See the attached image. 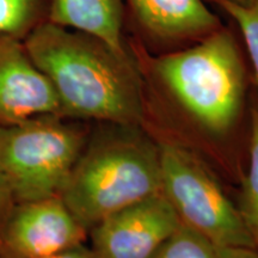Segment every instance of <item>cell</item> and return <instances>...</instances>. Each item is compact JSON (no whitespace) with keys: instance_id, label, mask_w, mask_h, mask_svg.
<instances>
[{"instance_id":"obj_18","label":"cell","mask_w":258,"mask_h":258,"mask_svg":"<svg viewBox=\"0 0 258 258\" xmlns=\"http://www.w3.org/2000/svg\"><path fill=\"white\" fill-rule=\"evenodd\" d=\"M230 2L234 3V4H238V5H250V4H252L254 0H230Z\"/></svg>"},{"instance_id":"obj_14","label":"cell","mask_w":258,"mask_h":258,"mask_svg":"<svg viewBox=\"0 0 258 258\" xmlns=\"http://www.w3.org/2000/svg\"><path fill=\"white\" fill-rule=\"evenodd\" d=\"M221 10L239 28L252 63L258 86V0L250 5H238L230 0H205Z\"/></svg>"},{"instance_id":"obj_4","label":"cell","mask_w":258,"mask_h":258,"mask_svg":"<svg viewBox=\"0 0 258 258\" xmlns=\"http://www.w3.org/2000/svg\"><path fill=\"white\" fill-rule=\"evenodd\" d=\"M43 115L0 124V175L15 201L60 196L86 145L79 124Z\"/></svg>"},{"instance_id":"obj_15","label":"cell","mask_w":258,"mask_h":258,"mask_svg":"<svg viewBox=\"0 0 258 258\" xmlns=\"http://www.w3.org/2000/svg\"><path fill=\"white\" fill-rule=\"evenodd\" d=\"M44 258H97V256L91 247L85 246V244L83 243Z\"/></svg>"},{"instance_id":"obj_16","label":"cell","mask_w":258,"mask_h":258,"mask_svg":"<svg viewBox=\"0 0 258 258\" xmlns=\"http://www.w3.org/2000/svg\"><path fill=\"white\" fill-rule=\"evenodd\" d=\"M220 258H258V252L252 247L218 246Z\"/></svg>"},{"instance_id":"obj_10","label":"cell","mask_w":258,"mask_h":258,"mask_svg":"<svg viewBox=\"0 0 258 258\" xmlns=\"http://www.w3.org/2000/svg\"><path fill=\"white\" fill-rule=\"evenodd\" d=\"M48 22L101 38L127 51L123 0H50Z\"/></svg>"},{"instance_id":"obj_9","label":"cell","mask_w":258,"mask_h":258,"mask_svg":"<svg viewBox=\"0 0 258 258\" xmlns=\"http://www.w3.org/2000/svg\"><path fill=\"white\" fill-rule=\"evenodd\" d=\"M43 115L62 116L50 80L32 61L24 40L0 35V124Z\"/></svg>"},{"instance_id":"obj_3","label":"cell","mask_w":258,"mask_h":258,"mask_svg":"<svg viewBox=\"0 0 258 258\" xmlns=\"http://www.w3.org/2000/svg\"><path fill=\"white\" fill-rule=\"evenodd\" d=\"M161 192L159 150L124 135L86 144L60 196L86 230Z\"/></svg>"},{"instance_id":"obj_13","label":"cell","mask_w":258,"mask_h":258,"mask_svg":"<svg viewBox=\"0 0 258 258\" xmlns=\"http://www.w3.org/2000/svg\"><path fill=\"white\" fill-rule=\"evenodd\" d=\"M151 258H220L218 246L208 238L180 224Z\"/></svg>"},{"instance_id":"obj_6","label":"cell","mask_w":258,"mask_h":258,"mask_svg":"<svg viewBox=\"0 0 258 258\" xmlns=\"http://www.w3.org/2000/svg\"><path fill=\"white\" fill-rule=\"evenodd\" d=\"M88 233L61 196L15 201L0 222V258H44L83 244Z\"/></svg>"},{"instance_id":"obj_5","label":"cell","mask_w":258,"mask_h":258,"mask_svg":"<svg viewBox=\"0 0 258 258\" xmlns=\"http://www.w3.org/2000/svg\"><path fill=\"white\" fill-rule=\"evenodd\" d=\"M159 150L161 194L180 222L217 246L256 249L237 207L207 169L183 147L163 144Z\"/></svg>"},{"instance_id":"obj_7","label":"cell","mask_w":258,"mask_h":258,"mask_svg":"<svg viewBox=\"0 0 258 258\" xmlns=\"http://www.w3.org/2000/svg\"><path fill=\"white\" fill-rule=\"evenodd\" d=\"M180 219L163 194L109 215L90 230L97 258H151L179 227Z\"/></svg>"},{"instance_id":"obj_2","label":"cell","mask_w":258,"mask_h":258,"mask_svg":"<svg viewBox=\"0 0 258 258\" xmlns=\"http://www.w3.org/2000/svg\"><path fill=\"white\" fill-rule=\"evenodd\" d=\"M127 46L143 79L212 133H226L245 103L247 74L230 27L180 49L151 55L135 38Z\"/></svg>"},{"instance_id":"obj_1","label":"cell","mask_w":258,"mask_h":258,"mask_svg":"<svg viewBox=\"0 0 258 258\" xmlns=\"http://www.w3.org/2000/svg\"><path fill=\"white\" fill-rule=\"evenodd\" d=\"M24 44L50 80L63 117L123 125L143 120V80L129 48L117 51L101 38L48 21Z\"/></svg>"},{"instance_id":"obj_17","label":"cell","mask_w":258,"mask_h":258,"mask_svg":"<svg viewBox=\"0 0 258 258\" xmlns=\"http://www.w3.org/2000/svg\"><path fill=\"white\" fill-rule=\"evenodd\" d=\"M15 202L11 190H10L6 180L0 175V222L6 215V213Z\"/></svg>"},{"instance_id":"obj_12","label":"cell","mask_w":258,"mask_h":258,"mask_svg":"<svg viewBox=\"0 0 258 258\" xmlns=\"http://www.w3.org/2000/svg\"><path fill=\"white\" fill-rule=\"evenodd\" d=\"M239 214L258 249V99L251 108L250 163L240 194Z\"/></svg>"},{"instance_id":"obj_11","label":"cell","mask_w":258,"mask_h":258,"mask_svg":"<svg viewBox=\"0 0 258 258\" xmlns=\"http://www.w3.org/2000/svg\"><path fill=\"white\" fill-rule=\"evenodd\" d=\"M50 0H0V35L24 40L48 21Z\"/></svg>"},{"instance_id":"obj_8","label":"cell","mask_w":258,"mask_h":258,"mask_svg":"<svg viewBox=\"0 0 258 258\" xmlns=\"http://www.w3.org/2000/svg\"><path fill=\"white\" fill-rule=\"evenodd\" d=\"M125 29L143 46L180 49L220 29L205 0H123Z\"/></svg>"}]
</instances>
